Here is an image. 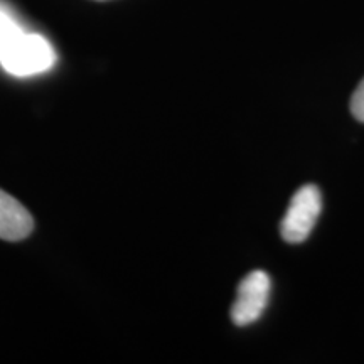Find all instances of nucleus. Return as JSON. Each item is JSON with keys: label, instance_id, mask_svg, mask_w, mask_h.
<instances>
[{"label": "nucleus", "instance_id": "obj_1", "mask_svg": "<svg viewBox=\"0 0 364 364\" xmlns=\"http://www.w3.org/2000/svg\"><path fill=\"white\" fill-rule=\"evenodd\" d=\"M56 61L53 46L39 34L22 33L0 49V65L14 76H33L51 70Z\"/></svg>", "mask_w": 364, "mask_h": 364}, {"label": "nucleus", "instance_id": "obj_3", "mask_svg": "<svg viewBox=\"0 0 364 364\" xmlns=\"http://www.w3.org/2000/svg\"><path fill=\"white\" fill-rule=\"evenodd\" d=\"M270 289L272 280L267 272L253 270L245 275L240 282L235 304L231 307V321L240 327L257 322L267 309Z\"/></svg>", "mask_w": 364, "mask_h": 364}, {"label": "nucleus", "instance_id": "obj_4", "mask_svg": "<svg viewBox=\"0 0 364 364\" xmlns=\"http://www.w3.org/2000/svg\"><path fill=\"white\" fill-rule=\"evenodd\" d=\"M34 220L31 213L0 189V240L21 241L33 233Z\"/></svg>", "mask_w": 364, "mask_h": 364}, {"label": "nucleus", "instance_id": "obj_5", "mask_svg": "<svg viewBox=\"0 0 364 364\" xmlns=\"http://www.w3.org/2000/svg\"><path fill=\"white\" fill-rule=\"evenodd\" d=\"M24 31L21 29V26L6 11L0 9V49L6 48L12 39H16Z\"/></svg>", "mask_w": 364, "mask_h": 364}, {"label": "nucleus", "instance_id": "obj_2", "mask_svg": "<svg viewBox=\"0 0 364 364\" xmlns=\"http://www.w3.org/2000/svg\"><path fill=\"white\" fill-rule=\"evenodd\" d=\"M322 211V196L317 186L307 184L294 194L284 220L280 233L287 243H302L312 233Z\"/></svg>", "mask_w": 364, "mask_h": 364}, {"label": "nucleus", "instance_id": "obj_7", "mask_svg": "<svg viewBox=\"0 0 364 364\" xmlns=\"http://www.w3.org/2000/svg\"><path fill=\"white\" fill-rule=\"evenodd\" d=\"M97 2H105V0H97Z\"/></svg>", "mask_w": 364, "mask_h": 364}, {"label": "nucleus", "instance_id": "obj_6", "mask_svg": "<svg viewBox=\"0 0 364 364\" xmlns=\"http://www.w3.org/2000/svg\"><path fill=\"white\" fill-rule=\"evenodd\" d=\"M351 112L359 122H364V80L358 85L351 98Z\"/></svg>", "mask_w": 364, "mask_h": 364}]
</instances>
